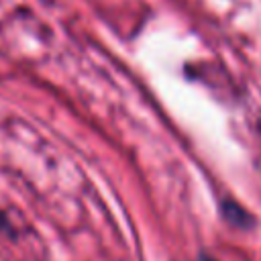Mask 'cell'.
<instances>
[{"label":"cell","instance_id":"6da1fadb","mask_svg":"<svg viewBox=\"0 0 261 261\" xmlns=\"http://www.w3.org/2000/svg\"><path fill=\"white\" fill-rule=\"evenodd\" d=\"M0 230L2 232H6V234H14V226H12V222H10V218L0 210Z\"/></svg>","mask_w":261,"mask_h":261}]
</instances>
